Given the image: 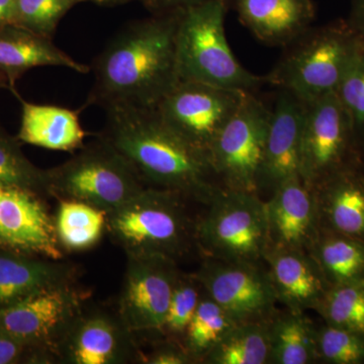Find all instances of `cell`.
I'll return each mask as SVG.
<instances>
[{"label": "cell", "mask_w": 364, "mask_h": 364, "mask_svg": "<svg viewBox=\"0 0 364 364\" xmlns=\"http://www.w3.org/2000/svg\"><path fill=\"white\" fill-rule=\"evenodd\" d=\"M262 263L203 257L195 275L205 294L236 322L265 321L279 301Z\"/></svg>", "instance_id": "11"}, {"label": "cell", "mask_w": 364, "mask_h": 364, "mask_svg": "<svg viewBox=\"0 0 364 364\" xmlns=\"http://www.w3.org/2000/svg\"><path fill=\"white\" fill-rule=\"evenodd\" d=\"M309 253L331 286L364 284V242L321 228Z\"/></svg>", "instance_id": "25"}, {"label": "cell", "mask_w": 364, "mask_h": 364, "mask_svg": "<svg viewBox=\"0 0 364 364\" xmlns=\"http://www.w3.org/2000/svg\"><path fill=\"white\" fill-rule=\"evenodd\" d=\"M177 20L178 13L154 14L117 33L90 67L87 105L153 109L179 81Z\"/></svg>", "instance_id": "1"}, {"label": "cell", "mask_w": 364, "mask_h": 364, "mask_svg": "<svg viewBox=\"0 0 364 364\" xmlns=\"http://www.w3.org/2000/svg\"><path fill=\"white\" fill-rule=\"evenodd\" d=\"M318 361L330 364L364 363V334L336 326L317 328Z\"/></svg>", "instance_id": "32"}, {"label": "cell", "mask_w": 364, "mask_h": 364, "mask_svg": "<svg viewBox=\"0 0 364 364\" xmlns=\"http://www.w3.org/2000/svg\"><path fill=\"white\" fill-rule=\"evenodd\" d=\"M75 273L63 260L0 248V309L49 287L69 284Z\"/></svg>", "instance_id": "22"}, {"label": "cell", "mask_w": 364, "mask_h": 364, "mask_svg": "<svg viewBox=\"0 0 364 364\" xmlns=\"http://www.w3.org/2000/svg\"><path fill=\"white\" fill-rule=\"evenodd\" d=\"M246 93L196 81L179 80L153 111L170 130L208 156L215 136L234 116Z\"/></svg>", "instance_id": "9"}, {"label": "cell", "mask_w": 364, "mask_h": 364, "mask_svg": "<svg viewBox=\"0 0 364 364\" xmlns=\"http://www.w3.org/2000/svg\"><path fill=\"white\" fill-rule=\"evenodd\" d=\"M90 1L100 6H119V4H126V2L131 1V0H82V2Z\"/></svg>", "instance_id": "40"}, {"label": "cell", "mask_w": 364, "mask_h": 364, "mask_svg": "<svg viewBox=\"0 0 364 364\" xmlns=\"http://www.w3.org/2000/svg\"><path fill=\"white\" fill-rule=\"evenodd\" d=\"M141 360H143L144 363L149 364L195 363L181 343L167 338L165 343L159 345L147 356H143Z\"/></svg>", "instance_id": "36"}, {"label": "cell", "mask_w": 364, "mask_h": 364, "mask_svg": "<svg viewBox=\"0 0 364 364\" xmlns=\"http://www.w3.org/2000/svg\"><path fill=\"white\" fill-rule=\"evenodd\" d=\"M25 360L32 363H56L50 354L28 346L6 333L0 331V364L25 363Z\"/></svg>", "instance_id": "35"}, {"label": "cell", "mask_w": 364, "mask_h": 364, "mask_svg": "<svg viewBox=\"0 0 364 364\" xmlns=\"http://www.w3.org/2000/svg\"><path fill=\"white\" fill-rule=\"evenodd\" d=\"M140 352L134 333L119 313L80 311L58 347V360L70 364H123L136 360Z\"/></svg>", "instance_id": "15"}, {"label": "cell", "mask_w": 364, "mask_h": 364, "mask_svg": "<svg viewBox=\"0 0 364 364\" xmlns=\"http://www.w3.org/2000/svg\"><path fill=\"white\" fill-rule=\"evenodd\" d=\"M117 313L134 334L161 331L181 270L163 256H127Z\"/></svg>", "instance_id": "13"}, {"label": "cell", "mask_w": 364, "mask_h": 364, "mask_svg": "<svg viewBox=\"0 0 364 364\" xmlns=\"http://www.w3.org/2000/svg\"><path fill=\"white\" fill-rule=\"evenodd\" d=\"M306 104L286 90H280L272 111L258 193H272L277 186L301 176V141Z\"/></svg>", "instance_id": "17"}, {"label": "cell", "mask_w": 364, "mask_h": 364, "mask_svg": "<svg viewBox=\"0 0 364 364\" xmlns=\"http://www.w3.org/2000/svg\"><path fill=\"white\" fill-rule=\"evenodd\" d=\"M46 171L48 196L88 203L107 214L146 188L126 158L100 136Z\"/></svg>", "instance_id": "6"}, {"label": "cell", "mask_w": 364, "mask_h": 364, "mask_svg": "<svg viewBox=\"0 0 364 364\" xmlns=\"http://www.w3.org/2000/svg\"><path fill=\"white\" fill-rule=\"evenodd\" d=\"M58 202L54 221L62 250L81 252L97 246L107 232V213L77 200Z\"/></svg>", "instance_id": "26"}, {"label": "cell", "mask_w": 364, "mask_h": 364, "mask_svg": "<svg viewBox=\"0 0 364 364\" xmlns=\"http://www.w3.org/2000/svg\"><path fill=\"white\" fill-rule=\"evenodd\" d=\"M0 186L48 196L47 171L33 165L21 149L20 141L0 126Z\"/></svg>", "instance_id": "29"}, {"label": "cell", "mask_w": 364, "mask_h": 364, "mask_svg": "<svg viewBox=\"0 0 364 364\" xmlns=\"http://www.w3.org/2000/svg\"><path fill=\"white\" fill-rule=\"evenodd\" d=\"M242 23L261 42L289 46L309 30L310 0H235Z\"/></svg>", "instance_id": "21"}, {"label": "cell", "mask_w": 364, "mask_h": 364, "mask_svg": "<svg viewBox=\"0 0 364 364\" xmlns=\"http://www.w3.org/2000/svg\"><path fill=\"white\" fill-rule=\"evenodd\" d=\"M188 202L176 191L146 186L107 214V232L127 256L178 261L196 247V219L189 215Z\"/></svg>", "instance_id": "3"}, {"label": "cell", "mask_w": 364, "mask_h": 364, "mask_svg": "<svg viewBox=\"0 0 364 364\" xmlns=\"http://www.w3.org/2000/svg\"><path fill=\"white\" fill-rule=\"evenodd\" d=\"M9 88V80L4 74L0 72V88Z\"/></svg>", "instance_id": "41"}, {"label": "cell", "mask_w": 364, "mask_h": 364, "mask_svg": "<svg viewBox=\"0 0 364 364\" xmlns=\"http://www.w3.org/2000/svg\"><path fill=\"white\" fill-rule=\"evenodd\" d=\"M21 105L18 140L44 149L76 152L85 146L87 136L81 124L79 111L54 105L26 102L13 90Z\"/></svg>", "instance_id": "23"}, {"label": "cell", "mask_w": 364, "mask_h": 364, "mask_svg": "<svg viewBox=\"0 0 364 364\" xmlns=\"http://www.w3.org/2000/svg\"><path fill=\"white\" fill-rule=\"evenodd\" d=\"M82 0H16L14 23L46 37H54L62 18Z\"/></svg>", "instance_id": "33"}, {"label": "cell", "mask_w": 364, "mask_h": 364, "mask_svg": "<svg viewBox=\"0 0 364 364\" xmlns=\"http://www.w3.org/2000/svg\"><path fill=\"white\" fill-rule=\"evenodd\" d=\"M203 257L262 262L269 248L267 203L258 193L223 188L196 218Z\"/></svg>", "instance_id": "7"}, {"label": "cell", "mask_w": 364, "mask_h": 364, "mask_svg": "<svg viewBox=\"0 0 364 364\" xmlns=\"http://www.w3.org/2000/svg\"><path fill=\"white\" fill-rule=\"evenodd\" d=\"M317 326L305 313L273 314L269 318L270 363H317Z\"/></svg>", "instance_id": "24"}, {"label": "cell", "mask_w": 364, "mask_h": 364, "mask_svg": "<svg viewBox=\"0 0 364 364\" xmlns=\"http://www.w3.org/2000/svg\"><path fill=\"white\" fill-rule=\"evenodd\" d=\"M269 318L235 325L203 363L269 364Z\"/></svg>", "instance_id": "27"}, {"label": "cell", "mask_w": 364, "mask_h": 364, "mask_svg": "<svg viewBox=\"0 0 364 364\" xmlns=\"http://www.w3.org/2000/svg\"><path fill=\"white\" fill-rule=\"evenodd\" d=\"M336 95L350 119L361 156L364 152V44L340 83Z\"/></svg>", "instance_id": "34"}, {"label": "cell", "mask_w": 364, "mask_h": 364, "mask_svg": "<svg viewBox=\"0 0 364 364\" xmlns=\"http://www.w3.org/2000/svg\"><path fill=\"white\" fill-rule=\"evenodd\" d=\"M272 109L252 92L215 136L208 152L215 177L225 188L258 193Z\"/></svg>", "instance_id": "8"}, {"label": "cell", "mask_w": 364, "mask_h": 364, "mask_svg": "<svg viewBox=\"0 0 364 364\" xmlns=\"http://www.w3.org/2000/svg\"><path fill=\"white\" fill-rule=\"evenodd\" d=\"M347 23L364 38V0H352L350 18Z\"/></svg>", "instance_id": "38"}, {"label": "cell", "mask_w": 364, "mask_h": 364, "mask_svg": "<svg viewBox=\"0 0 364 364\" xmlns=\"http://www.w3.org/2000/svg\"><path fill=\"white\" fill-rule=\"evenodd\" d=\"M236 324L238 322L203 291L195 315L182 337V346L195 363H203L205 356Z\"/></svg>", "instance_id": "28"}, {"label": "cell", "mask_w": 364, "mask_h": 364, "mask_svg": "<svg viewBox=\"0 0 364 364\" xmlns=\"http://www.w3.org/2000/svg\"><path fill=\"white\" fill-rule=\"evenodd\" d=\"M203 294V287L196 279L195 273L186 274L181 272L160 334L181 343L184 332L195 315Z\"/></svg>", "instance_id": "31"}, {"label": "cell", "mask_w": 364, "mask_h": 364, "mask_svg": "<svg viewBox=\"0 0 364 364\" xmlns=\"http://www.w3.org/2000/svg\"><path fill=\"white\" fill-rule=\"evenodd\" d=\"M363 165H364V152H363Z\"/></svg>", "instance_id": "42"}, {"label": "cell", "mask_w": 364, "mask_h": 364, "mask_svg": "<svg viewBox=\"0 0 364 364\" xmlns=\"http://www.w3.org/2000/svg\"><path fill=\"white\" fill-rule=\"evenodd\" d=\"M0 248L63 260L55 228L43 196L0 186Z\"/></svg>", "instance_id": "14"}, {"label": "cell", "mask_w": 364, "mask_h": 364, "mask_svg": "<svg viewBox=\"0 0 364 364\" xmlns=\"http://www.w3.org/2000/svg\"><path fill=\"white\" fill-rule=\"evenodd\" d=\"M316 312L327 324L364 334V284L332 286Z\"/></svg>", "instance_id": "30"}, {"label": "cell", "mask_w": 364, "mask_h": 364, "mask_svg": "<svg viewBox=\"0 0 364 364\" xmlns=\"http://www.w3.org/2000/svg\"><path fill=\"white\" fill-rule=\"evenodd\" d=\"M364 38L348 23L310 30L289 44L291 49L269 74L267 83L311 104L336 93Z\"/></svg>", "instance_id": "5"}, {"label": "cell", "mask_w": 364, "mask_h": 364, "mask_svg": "<svg viewBox=\"0 0 364 364\" xmlns=\"http://www.w3.org/2000/svg\"><path fill=\"white\" fill-rule=\"evenodd\" d=\"M265 203L269 247L309 252L321 230L315 188L294 177L277 186Z\"/></svg>", "instance_id": "16"}, {"label": "cell", "mask_w": 364, "mask_h": 364, "mask_svg": "<svg viewBox=\"0 0 364 364\" xmlns=\"http://www.w3.org/2000/svg\"><path fill=\"white\" fill-rule=\"evenodd\" d=\"M224 0H205L178 11L176 47L179 80L252 92L267 83L234 56L225 33Z\"/></svg>", "instance_id": "4"}, {"label": "cell", "mask_w": 364, "mask_h": 364, "mask_svg": "<svg viewBox=\"0 0 364 364\" xmlns=\"http://www.w3.org/2000/svg\"><path fill=\"white\" fill-rule=\"evenodd\" d=\"M144 6L154 14L178 13L189 6L202 4L205 0H141Z\"/></svg>", "instance_id": "37"}, {"label": "cell", "mask_w": 364, "mask_h": 364, "mask_svg": "<svg viewBox=\"0 0 364 364\" xmlns=\"http://www.w3.org/2000/svg\"><path fill=\"white\" fill-rule=\"evenodd\" d=\"M48 66L63 67L81 74L91 71L90 66L76 61L57 47L52 38L14 23L0 28V72L9 80L11 91L26 71Z\"/></svg>", "instance_id": "20"}, {"label": "cell", "mask_w": 364, "mask_h": 364, "mask_svg": "<svg viewBox=\"0 0 364 364\" xmlns=\"http://www.w3.org/2000/svg\"><path fill=\"white\" fill-rule=\"evenodd\" d=\"M277 301L294 312L317 310L331 284L310 253L269 247L263 256Z\"/></svg>", "instance_id": "18"}, {"label": "cell", "mask_w": 364, "mask_h": 364, "mask_svg": "<svg viewBox=\"0 0 364 364\" xmlns=\"http://www.w3.org/2000/svg\"><path fill=\"white\" fill-rule=\"evenodd\" d=\"M321 228L364 242V165L335 172L315 186Z\"/></svg>", "instance_id": "19"}, {"label": "cell", "mask_w": 364, "mask_h": 364, "mask_svg": "<svg viewBox=\"0 0 364 364\" xmlns=\"http://www.w3.org/2000/svg\"><path fill=\"white\" fill-rule=\"evenodd\" d=\"M16 0H0V28L14 23Z\"/></svg>", "instance_id": "39"}, {"label": "cell", "mask_w": 364, "mask_h": 364, "mask_svg": "<svg viewBox=\"0 0 364 364\" xmlns=\"http://www.w3.org/2000/svg\"><path fill=\"white\" fill-rule=\"evenodd\" d=\"M83 296L72 284L49 287L0 309V331L58 360V347L82 310Z\"/></svg>", "instance_id": "12"}, {"label": "cell", "mask_w": 364, "mask_h": 364, "mask_svg": "<svg viewBox=\"0 0 364 364\" xmlns=\"http://www.w3.org/2000/svg\"><path fill=\"white\" fill-rule=\"evenodd\" d=\"M105 111L107 121L98 136L126 158L146 186L169 189L203 205L224 188L215 181L207 154L170 130L153 109Z\"/></svg>", "instance_id": "2"}, {"label": "cell", "mask_w": 364, "mask_h": 364, "mask_svg": "<svg viewBox=\"0 0 364 364\" xmlns=\"http://www.w3.org/2000/svg\"><path fill=\"white\" fill-rule=\"evenodd\" d=\"M363 156L350 119L336 93L306 104L301 141V177L315 188L339 170L359 164Z\"/></svg>", "instance_id": "10"}]
</instances>
